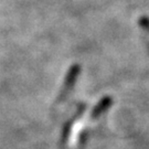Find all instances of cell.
Returning a JSON list of instances; mask_svg holds the SVG:
<instances>
[{"mask_svg":"<svg viewBox=\"0 0 149 149\" xmlns=\"http://www.w3.org/2000/svg\"><path fill=\"white\" fill-rule=\"evenodd\" d=\"M86 118H85V113L82 112L79 117L74 120V123L72 124L71 129H70L69 137H68V145L71 148H74L75 146L77 145L79 141V137H80L81 132L83 130L84 125H85Z\"/></svg>","mask_w":149,"mask_h":149,"instance_id":"1","label":"cell"},{"mask_svg":"<svg viewBox=\"0 0 149 149\" xmlns=\"http://www.w3.org/2000/svg\"><path fill=\"white\" fill-rule=\"evenodd\" d=\"M79 72H80V66H77V65L73 66L72 70L70 71L69 75H68V79H66V82H65V87H64L63 93H62V95L63 96L66 95V93L72 88V86H73V84H74L75 79H76V75H77Z\"/></svg>","mask_w":149,"mask_h":149,"instance_id":"2","label":"cell"},{"mask_svg":"<svg viewBox=\"0 0 149 149\" xmlns=\"http://www.w3.org/2000/svg\"><path fill=\"white\" fill-rule=\"evenodd\" d=\"M109 104H111V98H109V97L103 98V100L98 103V105L94 108V111H93V113H92V117L93 118L98 117V116L101 115V113L103 112V111H105L107 107L109 106Z\"/></svg>","mask_w":149,"mask_h":149,"instance_id":"3","label":"cell"},{"mask_svg":"<svg viewBox=\"0 0 149 149\" xmlns=\"http://www.w3.org/2000/svg\"><path fill=\"white\" fill-rule=\"evenodd\" d=\"M139 22H140V26L144 28L145 31L148 33V37H149V19L146 18V17H143V18L139 20Z\"/></svg>","mask_w":149,"mask_h":149,"instance_id":"4","label":"cell"}]
</instances>
